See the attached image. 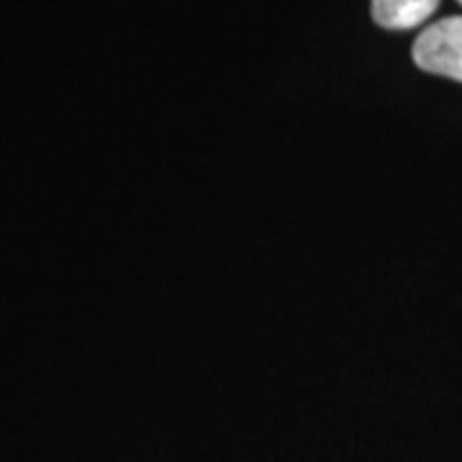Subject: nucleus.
I'll list each match as a JSON object with an SVG mask.
<instances>
[{
	"instance_id": "obj_3",
	"label": "nucleus",
	"mask_w": 462,
	"mask_h": 462,
	"mask_svg": "<svg viewBox=\"0 0 462 462\" xmlns=\"http://www.w3.org/2000/svg\"><path fill=\"white\" fill-rule=\"evenodd\" d=\"M457 3H460V5H462V0H457Z\"/></svg>"
},
{
	"instance_id": "obj_1",
	"label": "nucleus",
	"mask_w": 462,
	"mask_h": 462,
	"mask_svg": "<svg viewBox=\"0 0 462 462\" xmlns=\"http://www.w3.org/2000/svg\"><path fill=\"white\" fill-rule=\"evenodd\" d=\"M411 54L424 72L462 83V16L434 21L419 33Z\"/></svg>"
},
{
	"instance_id": "obj_2",
	"label": "nucleus",
	"mask_w": 462,
	"mask_h": 462,
	"mask_svg": "<svg viewBox=\"0 0 462 462\" xmlns=\"http://www.w3.org/2000/svg\"><path fill=\"white\" fill-rule=\"evenodd\" d=\"M437 8H439V0H373L370 3L375 23L383 29H396V32H406L424 23L427 18L434 16Z\"/></svg>"
}]
</instances>
